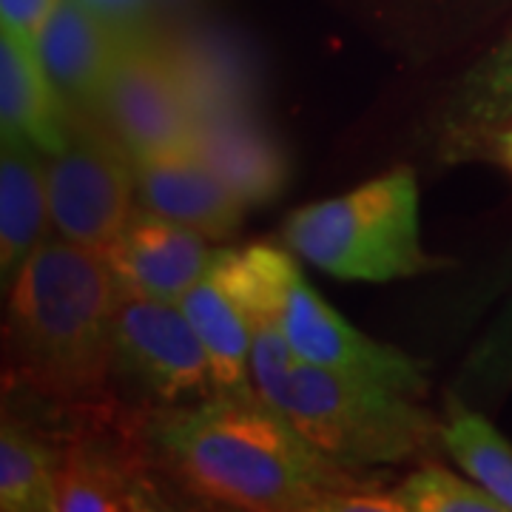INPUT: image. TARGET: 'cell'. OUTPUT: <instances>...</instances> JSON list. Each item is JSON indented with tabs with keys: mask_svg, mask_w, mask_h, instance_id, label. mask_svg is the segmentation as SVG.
Masks as SVG:
<instances>
[{
	"mask_svg": "<svg viewBox=\"0 0 512 512\" xmlns=\"http://www.w3.org/2000/svg\"><path fill=\"white\" fill-rule=\"evenodd\" d=\"M404 512H501L504 507L484 487L453 476L439 464H427L393 490Z\"/></svg>",
	"mask_w": 512,
	"mask_h": 512,
	"instance_id": "cell-21",
	"label": "cell"
},
{
	"mask_svg": "<svg viewBox=\"0 0 512 512\" xmlns=\"http://www.w3.org/2000/svg\"><path fill=\"white\" fill-rule=\"evenodd\" d=\"M128 37L80 0L57 3L37 32L35 49L74 114H92Z\"/></svg>",
	"mask_w": 512,
	"mask_h": 512,
	"instance_id": "cell-11",
	"label": "cell"
},
{
	"mask_svg": "<svg viewBox=\"0 0 512 512\" xmlns=\"http://www.w3.org/2000/svg\"><path fill=\"white\" fill-rule=\"evenodd\" d=\"M487 143H490V148H493L495 160H498V163L504 165V168L512 174V123L510 126L498 128Z\"/></svg>",
	"mask_w": 512,
	"mask_h": 512,
	"instance_id": "cell-26",
	"label": "cell"
},
{
	"mask_svg": "<svg viewBox=\"0 0 512 512\" xmlns=\"http://www.w3.org/2000/svg\"><path fill=\"white\" fill-rule=\"evenodd\" d=\"M55 447L18 419H3L0 430V510L55 512Z\"/></svg>",
	"mask_w": 512,
	"mask_h": 512,
	"instance_id": "cell-19",
	"label": "cell"
},
{
	"mask_svg": "<svg viewBox=\"0 0 512 512\" xmlns=\"http://www.w3.org/2000/svg\"><path fill=\"white\" fill-rule=\"evenodd\" d=\"M43 151L20 137H3L0 154V279L12 288L26 259L43 242L49 214V185Z\"/></svg>",
	"mask_w": 512,
	"mask_h": 512,
	"instance_id": "cell-16",
	"label": "cell"
},
{
	"mask_svg": "<svg viewBox=\"0 0 512 512\" xmlns=\"http://www.w3.org/2000/svg\"><path fill=\"white\" fill-rule=\"evenodd\" d=\"M6 296V390H29L66 413L117 402L114 316L123 288L100 251L43 239Z\"/></svg>",
	"mask_w": 512,
	"mask_h": 512,
	"instance_id": "cell-2",
	"label": "cell"
},
{
	"mask_svg": "<svg viewBox=\"0 0 512 512\" xmlns=\"http://www.w3.org/2000/svg\"><path fill=\"white\" fill-rule=\"evenodd\" d=\"M180 308L191 319L202 348L208 353L217 393H256L251 367L254 333L234 293L222 285L214 271H208L180 299Z\"/></svg>",
	"mask_w": 512,
	"mask_h": 512,
	"instance_id": "cell-17",
	"label": "cell"
},
{
	"mask_svg": "<svg viewBox=\"0 0 512 512\" xmlns=\"http://www.w3.org/2000/svg\"><path fill=\"white\" fill-rule=\"evenodd\" d=\"M194 0H154V29L163 18H171V15H180L183 9H188Z\"/></svg>",
	"mask_w": 512,
	"mask_h": 512,
	"instance_id": "cell-27",
	"label": "cell"
},
{
	"mask_svg": "<svg viewBox=\"0 0 512 512\" xmlns=\"http://www.w3.org/2000/svg\"><path fill=\"white\" fill-rule=\"evenodd\" d=\"M137 205L183 222L211 242L237 234L245 205L202 163L194 148L134 160Z\"/></svg>",
	"mask_w": 512,
	"mask_h": 512,
	"instance_id": "cell-12",
	"label": "cell"
},
{
	"mask_svg": "<svg viewBox=\"0 0 512 512\" xmlns=\"http://www.w3.org/2000/svg\"><path fill=\"white\" fill-rule=\"evenodd\" d=\"M441 444L467 476L476 478L495 501L512 510V447L487 419L450 404V419L441 427Z\"/></svg>",
	"mask_w": 512,
	"mask_h": 512,
	"instance_id": "cell-20",
	"label": "cell"
},
{
	"mask_svg": "<svg viewBox=\"0 0 512 512\" xmlns=\"http://www.w3.org/2000/svg\"><path fill=\"white\" fill-rule=\"evenodd\" d=\"M211 271L234 293L245 316L271 322L299 359L379 384L416 402L424 396L427 382L421 367L402 350L379 345L348 325L302 279L288 251L268 242L220 248Z\"/></svg>",
	"mask_w": 512,
	"mask_h": 512,
	"instance_id": "cell-4",
	"label": "cell"
},
{
	"mask_svg": "<svg viewBox=\"0 0 512 512\" xmlns=\"http://www.w3.org/2000/svg\"><path fill=\"white\" fill-rule=\"evenodd\" d=\"M74 424L55 447L57 510L137 512L160 510L157 470L148 450L146 413L111 402L69 413Z\"/></svg>",
	"mask_w": 512,
	"mask_h": 512,
	"instance_id": "cell-6",
	"label": "cell"
},
{
	"mask_svg": "<svg viewBox=\"0 0 512 512\" xmlns=\"http://www.w3.org/2000/svg\"><path fill=\"white\" fill-rule=\"evenodd\" d=\"M194 151L245 208L274 202L288 185V157L256 111L205 117L194 131Z\"/></svg>",
	"mask_w": 512,
	"mask_h": 512,
	"instance_id": "cell-13",
	"label": "cell"
},
{
	"mask_svg": "<svg viewBox=\"0 0 512 512\" xmlns=\"http://www.w3.org/2000/svg\"><path fill=\"white\" fill-rule=\"evenodd\" d=\"M419 183L399 165L342 197L313 202L282 225L288 248L348 282H390L419 274Z\"/></svg>",
	"mask_w": 512,
	"mask_h": 512,
	"instance_id": "cell-5",
	"label": "cell"
},
{
	"mask_svg": "<svg viewBox=\"0 0 512 512\" xmlns=\"http://www.w3.org/2000/svg\"><path fill=\"white\" fill-rule=\"evenodd\" d=\"M194 123L231 111H256L259 69L245 49L217 32H180L163 37Z\"/></svg>",
	"mask_w": 512,
	"mask_h": 512,
	"instance_id": "cell-15",
	"label": "cell"
},
{
	"mask_svg": "<svg viewBox=\"0 0 512 512\" xmlns=\"http://www.w3.org/2000/svg\"><path fill=\"white\" fill-rule=\"evenodd\" d=\"M60 0H0V23L35 40Z\"/></svg>",
	"mask_w": 512,
	"mask_h": 512,
	"instance_id": "cell-24",
	"label": "cell"
},
{
	"mask_svg": "<svg viewBox=\"0 0 512 512\" xmlns=\"http://www.w3.org/2000/svg\"><path fill=\"white\" fill-rule=\"evenodd\" d=\"M254 333L251 367L259 396L276 407L325 456L370 473L433 447L441 427L416 399L299 359L265 319Z\"/></svg>",
	"mask_w": 512,
	"mask_h": 512,
	"instance_id": "cell-3",
	"label": "cell"
},
{
	"mask_svg": "<svg viewBox=\"0 0 512 512\" xmlns=\"http://www.w3.org/2000/svg\"><path fill=\"white\" fill-rule=\"evenodd\" d=\"M208 242L205 234L183 222L134 208L123 231L100 254L123 293L180 302L211 271L217 251Z\"/></svg>",
	"mask_w": 512,
	"mask_h": 512,
	"instance_id": "cell-10",
	"label": "cell"
},
{
	"mask_svg": "<svg viewBox=\"0 0 512 512\" xmlns=\"http://www.w3.org/2000/svg\"><path fill=\"white\" fill-rule=\"evenodd\" d=\"M512 370V308L510 313L495 325V330L484 339V345L470 359V376L493 382L498 373Z\"/></svg>",
	"mask_w": 512,
	"mask_h": 512,
	"instance_id": "cell-22",
	"label": "cell"
},
{
	"mask_svg": "<svg viewBox=\"0 0 512 512\" xmlns=\"http://www.w3.org/2000/svg\"><path fill=\"white\" fill-rule=\"evenodd\" d=\"M131 160L194 148V114L160 32L131 35L92 114Z\"/></svg>",
	"mask_w": 512,
	"mask_h": 512,
	"instance_id": "cell-9",
	"label": "cell"
},
{
	"mask_svg": "<svg viewBox=\"0 0 512 512\" xmlns=\"http://www.w3.org/2000/svg\"><path fill=\"white\" fill-rule=\"evenodd\" d=\"M0 126L3 137H20L46 157L69 143L72 109L43 69L35 40L0 26Z\"/></svg>",
	"mask_w": 512,
	"mask_h": 512,
	"instance_id": "cell-14",
	"label": "cell"
},
{
	"mask_svg": "<svg viewBox=\"0 0 512 512\" xmlns=\"http://www.w3.org/2000/svg\"><path fill=\"white\" fill-rule=\"evenodd\" d=\"M49 214L69 242L106 251L134 214V160L103 126L72 111L69 143L46 163Z\"/></svg>",
	"mask_w": 512,
	"mask_h": 512,
	"instance_id": "cell-8",
	"label": "cell"
},
{
	"mask_svg": "<svg viewBox=\"0 0 512 512\" xmlns=\"http://www.w3.org/2000/svg\"><path fill=\"white\" fill-rule=\"evenodd\" d=\"M157 470L200 501L251 512H319L330 495L376 487L313 447L256 393H214L146 416Z\"/></svg>",
	"mask_w": 512,
	"mask_h": 512,
	"instance_id": "cell-1",
	"label": "cell"
},
{
	"mask_svg": "<svg viewBox=\"0 0 512 512\" xmlns=\"http://www.w3.org/2000/svg\"><path fill=\"white\" fill-rule=\"evenodd\" d=\"M114 387L146 416L217 393L208 353L180 302L123 293L114 316Z\"/></svg>",
	"mask_w": 512,
	"mask_h": 512,
	"instance_id": "cell-7",
	"label": "cell"
},
{
	"mask_svg": "<svg viewBox=\"0 0 512 512\" xmlns=\"http://www.w3.org/2000/svg\"><path fill=\"white\" fill-rule=\"evenodd\" d=\"M80 3H86L100 18H106L111 26L123 29L128 35L157 32L154 29V0H80Z\"/></svg>",
	"mask_w": 512,
	"mask_h": 512,
	"instance_id": "cell-23",
	"label": "cell"
},
{
	"mask_svg": "<svg viewBox=\"0 0 512 512\" xmlns=\"http://www.w3.org/2000/svg\"><path fill=\"white\" fill-rule=\"evenodd\" d=\"M512 123V37L461 77L441 111V146L464 157Z\"/></svg>",
	"mask_w": 512,
	"mask_h": 512,
	"instance_id": "cell-18",
	"label": "cell"
},
{
	"mask_svg": "<svg viewBox=\"0 0 512 512\" xmlns=\"http://www.w3.org/2000/svg\"><path fill=\"white\" fill-rule=\"evenodd\" d=\"M319 512H404V507L393 490L384 493L379 487H362L330 495Z\"/></svg>",
	"mask_w": 512,
	"mask_h": 512,
	"instance_id": "cell-25",
	"label": "cell"
}]
</instances>
